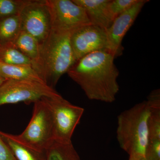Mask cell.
Returning <instances> with one entry per match:
<instances>
[{"label": "cell", "mask_w": 160, "mask_h": 160, "mask_svg": "<svg viewBox=\"0 0 160 160\" xmlns=\"http://www.w3.org/2000/svg\"><path fill=\"white\" fill-rule=\"evenodd\" d=\"M115 58L109 51L95 52L77 61L67 73L89 99L113 102L119 91Z\"/></svg>", "instance_id": "obj_1"}, {"label": "cell", "mask_w": 160, "mask_h": 160, "mask_svg": "<svg viewBox=\"0 0 160 160\" xmlns=\"http://www.w3.org/2000/svg\"><path fill=\"white\" fill-rule=\"evenodd\" d=\"M70 34L51 30L46 41L40 45L36 71L52 88H54L60 78L76 62L70 43Z\"/></svg>", "instance_id": "obj_2"}, {"label": "cell", "mask_w": 160, "mask_h": 160, "mask_svg": "<svg viewBox=\"0 0 160 160\" xmlns=\"http://www.w3.org/2000/svg\"><path fill=\"white\" fill-rule=\"evenodd\" d=\"M149 107L143 101L118 117L117 138L121 148L129 157H145L148 138Z\"/></svg>", "instance_id": "obj_3"}, {"label": "cell", "mask_w": 160, "mask_h": 160, "mask_svg": "<svg viewBox=\"0 0 160 160\" xmlns=\"http://www.w3.org/2000/svg\"><path fill=\"white\" fill-rule=\"evenodd\" d=\"M46 98L34 102L31 120L23 132L12 134L16 141L40 152H45L54 140L52 113Z\"/></svg>", "instance_id": "obj_4"}, {"label": "cell", "mask_w": 160, "mask_h": 160, "mask_svg": "<svg viewBox=\"0 0 160 160\" xmlns=\"http://www.w3.org/2000/svg\"><path fill=\"white\" fill-rule=\"evenodd\" d=\"M60 96L54 88L45 83L23 80H5L0 86V106L21 102L34 103L43 98Z\"/></svg>", "instance_id": "obj_5"}, {"label": "cell", "mask_w": 160, "mask_h": 160, "mask_svg": "<svg viewBox=\"0 0 160 160\" xmlns=\"http://www.w3.org/2000/svg\"><path fill=\"white\" fill-rule=\"evenodd\" d=\"M46 99L52 113L54 140L71 142L73 132L80 122L84 109L72 105L61 95Z\"/></svg>", "instance_id": "obj_6"}, {"label": "cell", "mask_w": 160, "mask_h": 160, "mask_svg": "<svg viewBox=\"0 0 160 160\" xmlns=\"http://www.w3.org/2000/svg\"><path fill=\"white\" fill-rule=\"evenodd\" d=\"M51 15V30L71 33L91 24L85 9L70 0H46Z\"/></svg>", "instance_id": "obj_7"}, {"label": "cell", "mask_w": 160, "mask_h": 160, "mask_svg": "<svg viewBox=\"0 0 160 160\" xmlns=\"http://www.w3.org/2000/svg\"><path fill=\"white\" fill-rule=\"evenodd\" d=\"M22 31L42 44L51 31V15L46 0H28L19 15Z\"/></svg>", "instance_id": "obj_8"}, {"label": "cell", "mask_w": 160, "mask_h": 160, "mask_svg": "<svg viewBox=\"0 0 160 160\" xmlns=\"http://www.w3.org/2000/svg\"><path fill=\"white\" fill-rule=\"evenodd\" d=\"M70 39L76 61L95 52L109 51L106 29L92 24L75 30L70 34Z\"/></svg>", "instance_id": "obj_9"}, {"label": "cell", "mask_w": 160, "mask_h": 160, "mask_svg": "<svg viewBox=\"0 0 160 160\" xmlns=\"http://www.w3.org/2000/svg\"><path fill=\"white\" fill-rule=\"evenodd\" d=\"M147 0H140L138 2L116 18L111 26L106 29L108 50L115 57L122 55L123 39L131 28Z\"/></svg>", "instance_id": "obj_10"}, {"label": "cell", "mask_w": 160, "mask_h": 160, "mask_svg": "<svg viewBox=\"0 0 160 160\" xmlns=\"http://www.w3.org/2000/svg\"><path fill=\"white\" fill-rule=\"evenodd\" d=\"M85 9L92 25L106 29L112 22L109 16L108 5L110 0H72Z\"/></svg>", "instance_id": "obj_11"}, {"label": "cell", "mask_w": 160, "mask_h": 160, "mask_svg": "<svg viewBox=\"0 0 160 160\" xmlns=\"http://www.w3.org/2000/svg\"><path fill=\"white\" fill-rule=\"evenodd\" d=\"M0 78L5 80L33 81L46 84L37 72L29 65H8L0 63Z\"/></svg>", "instance_id": "obj_12"}, {"label": "cell", "mask_w": 160, "mask_h": 160, "mask_svg": "<svg viewBox=\"0 0 160 160\" xmlns=\"http://www.w3.org/2000/svg\"><path fill=\"white\" fill-rule=\"evenodd\" d=\"M146 101L150 110L148 122L149 140H160V89L152 91Z\"/></svg>", "instance_id": "obj_13"}, {"label": "cell", "mask_w": 160, "mask_h": 160, "mask_svg": "<svg viewBox=\"0 0 160 160\" xmlns=\"http://www.w3.org/2000/svg\"><path fill=\"white\" fill-rule=\"evenodd\" d=\"M0 136L16 160H46L45 152H40L18 142L12 135L0 131Z\"/></svg>", "instance_id": "obj_14"}, {"label": "cell", "mask_w": 160, "mask_h": 160, "mask_svg": "<svg viewBox=\"0 0 160 160\" xmlns=\"http://www.w3.org/2000/svg\"><path fill=\"white\" fill-rule=\"evenodd\" d=\"M13 44L31 60L32 67L36 71L40 55V45L37 40L27 32L22 31Z\"/></svg>", "instance_id": "obj_15"}, {"label": "cell", "mask_w": 160, "mask_h": 160, "mask_svg": "<svg viewBox=\"0 0 160 160\" xmlns=\"http://www.w3.org/2000/svg\"><path fill=\"white\" fill-rule=\"evenodd\" d=\"M45 154L46 160H81L72 142L53 140Z\"/></svg>", "instance_id": "obj_16"}, {"label": "cell", "mask_w": 160, "mask_h": 160, "mask_svg": "<svg viewBox=\"0 0 160 160\" xmlns=\"http://www.w3.org/2000/svg\"><path fill=\"white\" fill-rule=\"evenodd\" d=\"M21 29L19 15L6 18L0 21V45L13 43Z\"/></svg>", "instance_id": "obj_17"}, {"label": "cell", "mask_w": 160, "mask_h": 160, "mask_svg": "<svg viewBox=\"0 0 160 160\" xmlns=\"http://www.w3.org/2000/svg\"><path fill=\"white\" fill-rule=\"evenodd\" d=\"M0 63L8 65H29L31 60L14 46L13 43L0 45Z\"/></svg>", "instance_id": "obj_18"}, {"label": "cell", "mask_w": 160, "mask_h": 160, "mask_svg": "<svg viewBox=\"0 0 160 160\" xmlns=\"http://www.w3.org/2000/svg\"><path fill=\"white\" fill-rule=\"evenodd\" d=\"M28 0H0V21L19 15Z\"/></svg>", "instance_id": "obj_19"}, {"label": "cell", "mask_w": 160, "mask_h": 160, "mask_svg": "<svg viewBox=\"0 0 160 160\" xmlns=\"http://www.w3.org/2000/svg\"><path fill=\"white\" fill-rule=\"evenodd\" d=\"M140 0H110L108 5V10L112 21L120 15L128 10Z\"/></svg>", "instance_id": "obj_20"}, {"label": "cell", "mask_w": 160, "mask_h": 160, "mask_svg": "<svg viewBox=\"0 0 160 160\" xmlns=\"http://www.w3.org/2000/svg\"><path fill=\"white\" fill-rule=\"evenodd\" d=\"M145 158L147 160H160V140H149Z\"/></svg>", "instance_id": "obj_21"}, {"label": "cell", "mask_w": 160, "mask_h": 160, "mask_svg": "<svg viewBox=\"0 0 160 160\" xmlns=\"http://www.w3.org/2000/svg\"><path fill=\"white\" fill-rule=\"evenodd\" d=\"M0 160H16L0 136Z\"/></svg>", "instance_id": "obj_22"}, {"label": "cell", "mask_w": 160, "mask_h": 160, "mask_svg": "<svg viewBox=\"0 0 160 160\" xmlns=\"http://www.w3.org/2000/svg\"><path fill=\"white\" fill-rule=\"evenodd\" d=\"M129 160H147L145 157H129Z\"/></svg>", "instance_id": "obj_23"}, {"label": "cell", "mask_w": 160, "mask_h": 160, "mask_svg": "<svg viewBox=\"0 0 160 160\" xmlns=\"http://www.w3.org/2000/svg\"><path fill=\"white\" fill-rule=\"evenodd\" d=\"M4 81H5V80H4V79L0 78V86H1V84L4 82Z\"/></svg>", "instance_id": "obj_24"}]
</instances>
